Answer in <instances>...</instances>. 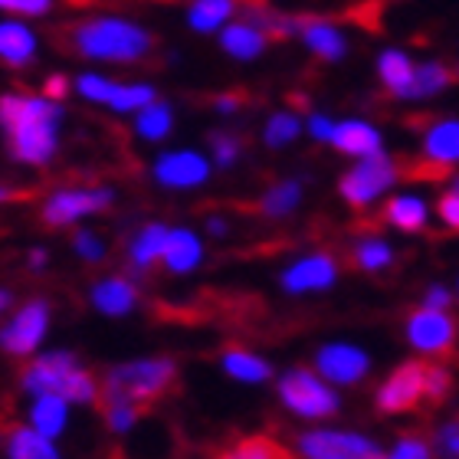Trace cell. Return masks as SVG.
I'll return each instance as SVG.
<instances>
[{"mask_svg":"<svg viewBox=\"0 0 459 459\" xmlns=\"http://www.w3.org/2000/svg\"><path fill=\"white\" fill-rule=\"evenodd\" d=\"M66 108L43 92H0V134L23 168H47L59 154Z\"/></svg>","mask_w":459,"mask_h":459,"instance_id":"obj_1","label":"cell"},{"mask_svg":"<svg viewBox=\"0 0 459 459\" xmlns=\"http://www.w3.org/2000/svg\"><path fill=\"white\" fill-rule=\"evenodd\" d=\"M66 47L79 59L108 63V66H134L154 53V33L138 20L96 13L82 17L66 30Z\"/></svg>","mask_w":459,"mask_h":459,"instance_id":"obj_2","label":"cell"},{"mask_svg":"<svg viewBox=\"0 0 459 459\" xmlns=\"http://www.w3.org/2000/svg\"><path fill=\"white\" fill-rule=\"evenodd\" d=\"M20 391L27 397L56 394L73 407H89V403L99 401L102 384L73 351H37L20 374Z\"/></svg>","mask_w":459,"mask_h":459,"instance_id":"obj_3","label":"cell"},{"mask_svg":"<svg viewBox=\"0 0 459 459\" xmlns=\"http://www.w3.org/2000/svg\"><path fill=\"white\" fill-rule=\"evenodd\" d=\"M178 384V364L174 358L154 354V358H132L108 368L102 381V401H128V403H152L161 401L164 394Z\"/></svg>","mask_w":459,"mask_h":459,"instance_id":"obj_4","label":"cell"},{"mask_svg":"<svg viewBox=\"0 0 459 459\" xmlns=\"http://www.w3.org/2000/svg\"><path fill=\"white\" fill-rule=\"evenodd\" d=\"M276 394H279V403L292 417H299V420L318 423L342 411L338 387L328 384L316 368H289L286 374H279Z\"/></svg>","mask_w":459,"mask_h":459,"instance_id":"obj_5","label":"cell"},{"mask_svg":"<svg viewBox=\"0 0 459 459\" xmlns=\"http://www.w3.org/2000/svg\"><path fill=\"white\" fill-rule=\"evenodd\" d=\"M401 181V164L387 152H374L368 158H354V164L338 178V194L351 211H371Z\"/></svg>","mask_w":459,"mask_h":459,"instance_id":"obj_6","label":"cell"},{"mask_svg":"<svg viewBox=\"0 0 459 459\" xmlns=\"http://www.w3.org/2000/svg\"><path fill=\"white\" fill-rule=\"evenodd\" d=\"M118 201V191L112 184H66L47 194V201L39 204V221L49 230H66L82 223L86 217L106 213Z\"/></svg>","mask_w":459,"mask_h":459,"instance_id":"obj_7","label":"cell"},{"mask_svg":"<svg viewBox=\"0 0 459 459\" xmlns=\"http://www.w3.org/2000/svg\"><path fill=\"white\" fill-rule=\"evenodd\" d=\"M49 322H53V306L49 299H27L13 316L0 325V351L10 358H33L39 344L47 342Z\"/></svg>","mask_w":459,"mask_h":459,"instance_id":"obj_8","label":"cell"},{"mask_svg":"<svg viewBox=\"0 0 459 459\" xmlns=\"http://www.w3.org/2000/svg\"><path fill=\"white\" fill-rule=\"evenodd\" d=\"M403 338L420 358H443L456 348L459 322L450 308H413L407 322H403Z\"/></svg>","mask_w":459,"mask_h":459,"instance_id":"obj_9","label":"cell"},{"mask_svg":"<svg viewBox=\"0 0 459 459\" xmlns=\"http://www.w3.org/2000/svg\"><path fill=\"white\" fill-rule=\"evenodd\" d=\"M213 161L211 154H201L197 148H171L154 158L152 164V181L161 187V191L174 194H187L197 191L211 181Z\"/></svg>","mask_w":459,"mask_h":459,"instance_id":"obj_10","label":"cell"},{"mask_svg":"<svg viewBox=\"0 0 459 459\" xmlns=\"http://www.w3.org/2000/svg\"><path fill=\"white\" fill-rule=\"evenodd\" d=\"M296 453L302 459H381L387 456L381 443L354 430H306L296 437Z\"/></svg>","mask_w":459,"mask_h":459,"instance_id":"obj_11","label":"cell"},{"mask_svg":"<svg viewBox=\"0 0 459 459\" xmlns=\"http://www.w3.org/2000/svg\"><path fill=\"white\" fill-rule=\"evenodd\" d=\"M338 276H342L338 259L332 253H325V249H312V253L296 256L279 273V289L292 299L322 296L332 286H338Z\"/></svg>","mask_w":459,"mask_h":459,"instance_id":"obj_12","label":"cell"},{"mask_svg":"<svg viewBox=\"0 0 459 459\" xmlns=\"http://www.w3.org/2000/svg\"><path fill=\"white\" fill-rule=\"evenodd\" d=\"M423 374H427V361H403L397 364L374 391V407L384 417H397V413H411L423 397Z\"/></svg>","mask_w":459,"mask_h":459,"instance_id":"obj_13","label":"cell"},{"mask_svg":"<svg viewBox=\"0 0 459 459\" xmlns=\"http://www.w3.org/2000/svg\"><path fill=\"white\" fill-rule=\"evenodd\" d=\"M312 368L335 387H354L371 374V354L354 342H325L316 351Z\"/></svg>","mask_w":459,"mask_h":459,"instance_id":"obj_14","label":"cell"},{"mask_svg":"<svg viewBox=\"0 0 459 459\" xmlns=\"http://www.w3.org/2000/svg\"><path fill=\"white\" fill-rule=\"evenodd\" d=\"M420 158L437 171H450L459 168V118L456 115H443L427 122L420 132Z\"/></svg>","mask_w":459,"mask_h":459,"instance_id":"obj_15","label":"cell"},{"mask_svg":"<svg viewBox=\"0 0 459 459\" xmlns=\"http://www.w3.org/2000/svg\"><path fill=\"white\" fill-rule=\"evenodd\" d=\"M217 37H221V49L227 53L230 59H237V63H253L259 59L263 53L269 49V30H263L256 20H249L247 13H237V17L223 23L217 30Z\"/></svg>","mask_w":459,"mask_h":459,"instance_id":"obj_16","label":"cell"},{"mask_svg":"<svg viewBox=\"0 0 459 459\" xmlns=\"http://www.w3.org/2000/svg\"><path fill=\"white\" fill-rule=\"evenodd\" d=\"M142 302V292L134 286L132 276H102L89 286V306L96 308L99 316L106 318H125L132 316Z\"/></svg>","mask_w":459,"mask_h":459,"instance_id":"obj_17","label":"cell"},{"mask_svg":"<svg viewBox=\"0 0 459 459\" xmlns=\"http://www.w3.org/2000/svg\"><path fill=\"white\" fill-rule=\"evenodd\" d=\"M207 259V247L197 230L191 227H171L168 239H164L161 266L168 276H191L201 269V263Z\"/></svg>","mask_w":459,"mask_h":459,"instance_id":"obj_18","label":"cell"},{"mask_svg":"<svg viewBox=\"0 0 459 459\" xmlns=\"http://www.w3.org/2000/svg\"><path fill=\"white\" fill-rule=\"evenodd\" d=\"M296 37L302 39V47L318 56L322 63H342L348 56V33L338 27L335 20H322V17H302L299 20Z\"/></svg>","mask_w":459,"mask_h":459,"instance_id":"obj_19","label":"cell"},{"mask_svg":"<svg viewBox=\"0 0 459 459\" xmlns=\"http://www.w3.org/2000/svg\"><path fill=\"white\" fill-rule=\"evenodd\" d=\"M37 53H39V37L27 20L20 17L0 20V63L4 66L23 69L30 63H37Z\"/></svg>","mask_w":459,"mask_h":459,"instance_id":"obj_20","label":"cell"},{"mask_svg":"<svg viewBox=\"0 0 459 459\" xmlns=\"http://www.w3.org/2000/svg\"><path fill=\"white\" fill-rule=\"evenodd\" d=\"M328 144H335V152L344 158H368L374 152H384V134L368 118H344L335 122V134Z\"/></svg>","mask_w":459,"mask_h":459,"instance_id":"obj_21","label":"cell"},{"mask_svg":"<svg viewBox=\"0 0 459 459\" xmlns=\"http://www.w3.org/2000/svg\"><path fill=\"white\" fill-rule=\"evenodd\" d=\"M168 230H171L168 223L148 221V223H142V227L134 230L132 237H128L125 256H128V266H132L134 273H148L152 266H158V263H161Z\"/></svg>","mask_w":459,"mask_h":459,"instance_id":"obj_22","label":"cell"},{"mask_svg":"<svg viewBox=\"0 0 459 459\" xmlns=\"http://www.w3.org/2000/svg\"><path fill=\"white\" fill-rule=\"evenodd\" d=\"M351 266L358 273H368V276H381L397 263V249L387 237L381 233H361V237L351 239Z\"/></svg>","mask_w":459,"mask_h":459,"instance_id":"obj_23","label":"cell"},{"mask_svg":"<svg viewBox=\"0 0 459 459\" xmlns=\"http://www.w3.org/2000/svg\"><path fill=\"white\" fill-rule=\"evenodd\" d=\"M384 223L397 233H423L430 227V204L420 194H391L384 204Z\"/></svg>","mask_w":459,"mask_h":459,"instance_id":"obj_24","label":"cell"},{"mask_svg":"<svg viewBox=\"0 0 459 459\" xmlns=\"http://www.w3.org/2000/svg\"><path fill=\"white\" fill-rule=\"evenodd\" d=\"M69 411H73V403L56 397V394H33L30 397L27 423L37 427L39 433H47L49 440H59L69 427Z\"/></svg>","mask_w":459,"mask_h":459,"instance_id":"obj_25","label":"cell"},{"mask_svg":"<svg viewBox=\"0 0 459 459\" xmlns=\"http://www.w3.org/2000/svg\"><path fill=\"white\" fill-rule=\"evenodd\" d=\"M243 10V0H191L184 17H187V27L201 37H213L223 23L237 17Z\"/></svg>","mask_w":459,"mask_h":459,"instance_id":"obj_26","label":"cell"},{"mask_svg":"<svg viewBox=\"0 0 459 459\" xmlns=\"http://www.w3.org/2000/svg\"><path fill=\"white\" fill-rule=\"evenodd\" d=\"M377 79H381L387 96L397 99V102H407V89H411V79H413L411 53H403L397 47L381 49V56H377Z\"/></svg>","mask_w":459,"mask_h":459,"instance_id":"obj_27","label":"cell"},{"mask_svg":"<svg viewBox=\"0 0 459 459\" xmlns=\"http://www.w3.org/2000/svg\"><path fill=\"white\" fill-rule=\"evenodd\" d=\"M256 207L266 221H286L302 207V181L299 178H279L259 194Z\"/></svg>","mask_w":459,"mask_h":459,"instance_id":"obj_28","label":"cell"},{"mask_svg":"<svg viewBox=\"0 0 459 459\" xmlns=\"http://www.w3.org/2000/svg\"><path fill=\"white\" fill-rule=\"evenodd\" d=\"M132 132H134V138L144 144L164 142V138L174 132V106L164 102V99L148 102V106L132 115Z\"/></svg>","mask_w":459,"mask_h":459,"instance_id":"obj_29","label":"cell"},{"mask_svg":"<svg viewBox=\"0 0 459 459\" xmlns=\"http://www.w3.org/2000/svg\"><path fill=\"white\" fill-rule=\"evenodd\" d=\"M221 368L230 381L237 384H266L273 377V364L256 351H247V348H227L221 354Z\"/></svg>","mask_w":459,"mask_h":459,"instance_id":"obj_30","label":"cell"},{"mask_svg":"<svg viewBox=\"0 0 459 459\" xmlns=\"http://www.w3.org/2000/svg\"><path fill=\"white\" fill-rule=\"evenodd\" d=\"M4 453L7 459H59L56 440H49L47 433H39L37 427H13L4 440Z\"/></svg>","mask_w":459,"mask_h":459,"instance_id":"obj_31","label":"cell"},{"mask_svg":"<svg viewBox=\"0 0 459 459\" xmlns=\"http://www.w3.org/2000/svg\"><path fill=\"white\" fill-rule=\"evenodd\" d=\"M453 73L450 66H443L437 59H427V63H413V79L411 89H407V102H427V99L443 96L446 89L453 86Z\"/></svg>","mask_w":459,"mask_h":459,"instance_id":"obj_32","label":"cell"},{"mask_svg":"<svg viewBox=\"0 0 459 459\" xmlns=\"http://www.w3.org/2000/svg\"><path fill=\"white\" fill-rule=\"evenodd\" d=\"M158 99V89L152 82H144V79H128V82H115V92L108 99V112L112 115H128L132 118L138 108H144L148 102Z\"/></svg>","mask_w":459,"mask_h":459,"instance_id":"obj_33","label":"cell"},{"mask_svg":"<svg viewBox=\"0 0 459 459\" xmlns=\"http://www.w3.org/2000/svg\"><path fill=\"white\" fill-rule=\"evenodd\" d=\"M302 118L296 112H289V108H279L266 118L263 125V144H266L269 152H282L289 144L299 142V134H302Z\"/></svg>","mask_w":459,"mask_h":459,"instance_id":"obj_34","label":"cell"},{"mask_svg":"<svg viewBox=\"0 0 459 459\" xmlns=\"http://www.w3.org/2000/svg\"><path fill=\"white\" fill-rule=\"evenodd\" d=\"M115 82L118 79L112 76H102V73H82V76L73 79V92L79 99H86L92 106H108V99L115 92Z\"/></svg>","mask_w":459,"mask_h":459,"instance_id":"obj_35","label":"cell"},{"mask_svg":"<svg viewBox=\"0 0 459 459\" xmlns=\"http://www.w3.org/2000/svg\"><path fill=\"white\" fill-rule=\"evenodd\" d=\"M211 161L213 168H221V171H230V168H237L239 158H243V138L233 132H213L211 134Z\"/></svg>","mask_w":459,"mask_h":459,"instance_id":"obj_36","label":"cell"},{"mask_svg":"<svg viewBox=\"0 0 459 459\" xmlns=\"http://www.w3.org/2000/svg\"><path fill=\"white\" fill-rule=\"evenodd\" d=\"M102 417H106L108 433L125 437V433L134 430V423H138V417H142V407H138V403H128V401H106Z\"/></svg>","mask_w":459,"mask_h":459,"instance_id":"obj_37","label":"cell"},{"mask_svg":"<svg viewBox=\"0 0 459 459\" xmlns=\"http://www.w3.org/2000/svg\"><path fill=\"white\" fill-rule=\"evenodd\" d=\"M73 253H76V256L82 259V263L96 266V263H102V259L108 256V243L102 237H99L96 230L79 227L76 233H73Z\"/></svg>","mask_w":459,"mask_h":459,"instance_id":"obj_38","label":"cell"},{"mask_svg":"<svg viewBox=\"0 0 459 459\" xmlns=\"http://www.w3.org/2000/svg\"><path fill=\"white\" fill-rule=\"evenodd\" d=\"M59 7V0H0V13L20 20H39L49 17Z\"/></svg>","mask_w":459,"mask_h":459,"instance_id":"obj_39","label":"cell"},{"mask_svg":"<svg viewBox=\"0 0 459 459\" xmlns=\"http://www.w3.org/2000/svg\"><path fill=\"white\" fill-rule=\"evenodd\" d=\"M453 391V374L450 368H443V364H427V374H423V397L433 403L446 401Z\"/></svg>","mask_w":459,"mask_h":459,"instance_id":"obj_40","label":"cell"},{"mask_svg":"<svg viewBox=\"0 0 459 459\" xmlns=\"http://www.w3.org/2000/svg\"><path fill=\"white\" fill-rule=\"evenodd\" d=\"M233 459H276L282 456V446L266 437H249V440H239L233 450H230Z\"/></svg>","mask_w":459,"mask_h":459,"instance_id":"obj_41","label":"cell"},{"mask_svg":"<svg viewBox=\"0 0 459 459\" xmlns=\"http://www.w3.org/2000/svg\"><path fill=\"white\" fill-rule=\"evenodd\" d=\"M433 450L440 453V456H450L459 459V417H450V420H443L433 433Z\"/></svg>","mask_w":459,"mask_h":459,"instance_id":"obj_42","label":"cell"},{"mask_svg":"<svg viewBox=\"0 0 459 459\" xmlns=\"http://www.w3.org/2000/svg\"><path fill=\"white\" fill-rule=\"evenodd\" d=\"M387 456L391 459H430L433 443L423 440V437H401V440L387 450Z\"/></svg>","mask_w":459,"mask_h":459,"instance_id":"obj_43","label":"cell"},{"mask_svg":"<svg viewBox=\"0 0 459 459\" xmlns=\"http://www.w3.org/2000/svg\"><path fill=\"white\" fill-rule=\"evenodd\" d=\"M437 213H440V223L453 233H459V178L450 184V191L443 194L440 204H437Z\"/></svg>","mask_w":459,"mask_h":459,"instance_id":"obj_44","label":"cell"},{"mask_svg":"<svg viewBox=\"0 0 459 459\" xmlns=\"http://www.w3.org/2000/svg\"><path fill=\"white\" fill-rule=\"evenodd\" d=\"M302 128L308 132V138H316V142L328 144V142H332V134H335V118H332V115H325V112H312Z\"/></svg>","mask_w":459,"mask_h":459,"instance_id":"obj_45","label":"cell"},{"mask_svg":"<svg viewBox=\"0 0 459 459\" xmlns=\"http://www.w3.org/2000/svg\"><path fill=\"white\" fill-rule=\"evenodd\" d=\"M453 289H446L443 282H433V286H427V292H423V302L420 306H430V308H453Z\"/></svg>","mask_w":459,"mask_h":459,"instance_id":"obj_46","label":"cell"},{"mask_svg":"<svg viewBox=\"0 0 459 459\" xmlns=\"http://www.w3.org/2000/svg\"><path fill=\"white\" fill-rule=\"evenodd\" d=\"M73 92V79L63 76V73H49L47 82H43V96L56 99V102H63V99Z\"/></svg>","mask_w":459,"mask_h":459,"instance_id":"obj_47","label":"cell"},{"mask_svg":"<svg viewBox=\"0 0 459 459\" xmlns=\"http://www.w3.org/2000/svg\"><path fill=\"white\" fill-rule=\"evenodd\" d=\"M239 108H243V96H237V92H223V96L213 99V112L217 115H237Z\"/></svg>","mask_w":459,"mask_h":459,"instance_id":"obj_48","label":"cell"},{"mask_svg":"<svg viewBox=\"0 0 459 459\" xmlns=\"http://www.w3.org/2000/svg\"><path fill=\"white\" fill-rule=\"evenodd\" d=\"M207 237H211V239L230 237V223H227V217H223V213H211V217H207Z\"/></svg>","mask_w":459,"mask_h":459,"instance_id":"obj_49","label":"cell"},{"mask_svg":"<svg viewBox=\"0 0 459 459\" xmlns=\"http://www.w3.org/2000/svg\"><path fill=\"white\" fill-rule=\"evenodd\" d=\"M27 266H30V273H43V269L49 266V249H43V247H33L27 253Z\"/></svg>","mask_w":459,"mask_h":459,"instance_id":"obj_50","label":"cell"},{"mask_svg":"<svg viewBox=\"0 0 459 459\" xmlns=\"http://www.w3.org/2000/svg\"><path fill=\"white\" fill-rule=\"evenodd\" d=\"M20 197H23V194H20L17 187H10V184H4V181H0V207H4V204H13V201H20Z\"/></svg>","mask_w":459,"mask_h":459,"instance_id":"obj_51","label":"cell"},{"mask_svg":"<svg viewBox=\"0 0 459 459\" xmlns=\"http://www.w3.org/2000/svg\"><path fill=\"white\" fill-rule=\"evenodd\" d=\"M10 306H13V292H10V289L0 286V316H4V312H7Z\"/></svg>","mask_w":459,"mask_h":459,"instance_id":"obj_52","label":"cell"},{"mask_svg":"<svg viewBox=\"0 0 459 459\" xmlns=\"http://www.w3.org/2000/svg\"><path fill=\"white\" fill-rule=\"evenodd\" d=\"M456 79H459V63H456Z\"/></svg>","mask_w":459,"mask_h":459,"instance_id":"obj_53","label":"cell"},{"mask_svg":"<svg viewBox=\"0 0 459 459\" xmlns=\"http://www.w3.org/2000/svg\"><path fill=\"white\" fill-rule=\"evenodd\" d=\"M456 296H459V282H456Z\"/></svg>","mask_w":459,"mask_h":459,"instance_id":"obj_54","label":"cell"}]
</instances>
